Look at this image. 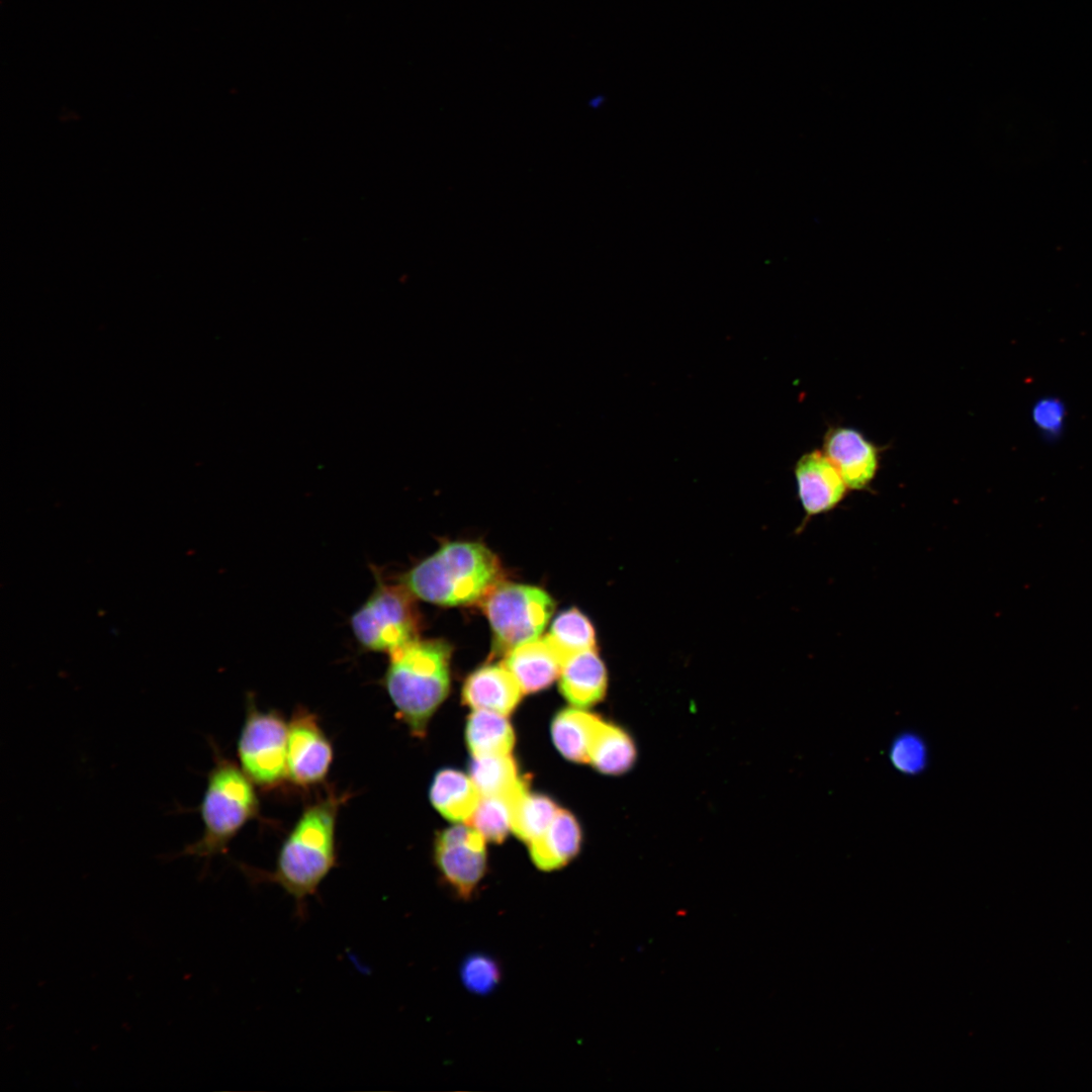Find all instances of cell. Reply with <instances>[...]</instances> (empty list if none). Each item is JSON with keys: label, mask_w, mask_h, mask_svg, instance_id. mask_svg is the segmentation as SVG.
<instances>
[{"label": "cell", "mask_w": 1092, "mask_h": 1092, "mask_svg": "<svg viewBox=\"0 0 1092 1092\" xmlns=\"http://www.w3.org/2000/svg\"><path fill=\"white\" fill-rule=\"evenodd\" d=\"M350 798V792L328 787L324 795L305 806L285 836L274 870L244 866L246 876L253 882L280 886L293 898L297 915L304 917L308 899L337 866V819L341 807Z\"/></svg>", "instance_id": "6da1fadb"}, {"label": "cell", "mask_w": 1092, "mask_h": 1092, "mask_svg": "<svg viewBox=\"0 0 1092 1092\" xmlns=\"http://www.w3.org/2000/svg\"><path fill=\"white\" fill-rule=\"evenodd\" d=\"M452 647L441 639L417 638L391 651L382 677L396 717L413 736L423 737L450 688Z\"/></svg>", "instance_id": "7a4b0ae2"}, {"label": "cell", "mask_w": 1092, "mask_h": 1092, "mask_svg": "<svg viewBox=\"0 0 1092 1092\" xmlns=\"http://www.w3.org/2000/svg\"><path fill=\"white\" fill-rule=\"evenodd\" d=\"M496 555L479 542H449L401 576L411 593L440 606L481 601L500 581Z\"/></svg>", "instance_id": "3957f363"}, {"label": "cell", "mask_w": 1092, "mask_h": 1092, "mask_svg": "<svg viewBox=\"0 0 1092 1092\" xmlns=\"http://www.w3.org/2000/svg\"><path fill=\"white\" fill-rule=\"evenodd\" d=\"M210 746L213 764L206 776L202 800L196 808L203 824L202 834L179 855L208 859L224 854L243 827L260 816L255 784L216 743L210 741Z\"/></svg>", "instance_id": "277c9868"}, {"label": "cell", "mask_w": 1092, "mask_h": 1092, "mask_svg": "<svg viewBox=\"0 0 1092 1092\" xmlns=\"http://www.w3.org/2000/svg\"><path fill=\"white\" fill-rule=\"evenodd\" d=\"M376 585L351 617L358 643L368 651H391L419 638L421 615L416 597L402 583H386L375 573Z\"/></svg>", "instance_id": "5b68a950"}, {"label": "cell", "mask_w": 1092, "mask_h": 1092, "mask_svg": "<svg viewBox=\"0 0 1092 1092\" xmlns=\"http://www.w3.org/2000/svg\"><path fill=\"white\" fill-rule=\"evenodd\" d=\"M480 602L492 630L495 655L539 638L555 609L544 589L514 582L499 581Z\"/></svg>", "instance_id": "8992f818"}, {"label": "cell", "mask_w": 1092, "mask_h": 1092, "mask_svg": "<svg viewBox=\"0 0 1092 1092\" xmlns=\"http://www.w3.org/2000/svg\"><path fill=\"white\" fill-rule=\"evenodd\" d=\"M288 722L276 710H261L247 698L246 715L237 742L241 768L264 792H274L287 780Z\"/></svg>", "instance_id": "52a82bcc"}, {"label": "cell", "mask_w": 1092, "mask_h": 1092, "mask_svg": "<svg viewBox=\"0 0 1092 1092\" xmlns=\"http://www.w3.org/2000/svg\"><path fill=\"white\" fill-rule=\"evenodd\" d=\"M433 857L446 885L469 900L486 873L485 839L471 826L456 825L437 833Z\"/></svg>", "instance_id": "ba28073f"}, {"label": "cell", "mask_w": 1092, "mask_h": 1092, "mask_svg": "<svg viewBox=\"0 0 1092 1092\" xmlns=\"http://www.w3.org/2000/svg\"><path fill=\"white\" fill-rule=\"evenodd\" d=\"M333 760V744L316 714L297 706L288 722V784L302 791L323 785Z\"/></svg>", "instance_id": "9c48e42d"}, {"label": "cell", "mask_w": 1092, "mask_h": 1092, "mask_svg": "<svg viewBox=\"0 0 1092 1092\" xmlns=\"http://www.w3.org/2000/svg\"><path fill=\"white\" fill-rule=\"evenodd\" d=\"M823 453L837 469L848 488H866L879 468V450L859 431L835 427L824 436Z\"/></svg>", "instance_id": "30bf717a"}, {"label": "cell", "mask_w": 1092, "mask_h": 1092, "mask_svg": "<svg viewBox=\"0 0 1092 1092\" xmlns=\"http://www.w3.org/2000/svg\"><path fill=\"white\" fill-rule=\"evenodd\" d=\"M798 494L808 516L834 509L848 488L823 451H810L795 466Z\"/></svg>", "instance_id": "8fae6325"}, {"label": "cell", "mask_w": 1092, "mask_h": 1092, "mask_svg": "<svg viewBox=\"0 0 1092 1092\" xmlns=\"http://www.w3.org/2000/svg\"><path fill=\"white\" fill-rule=\"evenodd\" d=\"M504 656L503 664L524 694L549 687L559 677L564 664L563 658L546 636L518 645Z\"/></svg>", "instance_id": "7c38bea8"}, {"label": "cell", "mask_w": 1092, "mask_h": 1092, "mask_svg": "<svg viewBox=\"0 0 1092 1092\" xmlns=\"http://www.w3.org/2000/svg\"><path fill=\"white\" fill-rule=\"evenodd\" d=\"M524 695L513 674L500 664H485L465 679L462 701L474 710L510 715Z\"/></svg>", "instance_id": "4fadbf2b"}, {"label": "cell", "mask_w": 1092, "mask_h": 1092, "mask_svg": "<svg viewBox=\"0 0 1092 1092\" xmlns=\"http://www.w3.org/2000/svg\"><path fill=\"white\" fill-rule=\"evenodd\" d=\"M608 674L597 648L569 657L559 674V691L576 708L601 702L607 691Z\"/></svg>", "instance_id": "5bb4252c"}, {"label": "cell", "mask_w": 1092, "mask_h": 1092, "mask_svg": "<svg viewBox=\"0 0 1092 1092\" xmlns=\"http://www.w3.org/2000/svg\"><path fill=\"white\" fill-rule=\"evenodd\" d=\"M580 845L579 823L564 809H559L546 831L528 844L534 864L544 872L566 866L579 852Z\"/></svg>", "instance_id": "9a60e30c"}, {"label": "cell", "mask_w": 1092, "mask_h": 1092, "mask_svg": "<svg viewBox=\"0 0 1092 1092\" xmlns=\"http://www.w3.org/2000/svg\"><path fill=\"white\" fill-rule=\"evenodd\" d=\"M429 797L443 817L455 822H467L481 799L470 777L456 769L437 772Z\"/></svg>", "instance_id": "2e32d148"}, {"label": "cell", "mask_w": 1092, "mask_h": 1092, "mask_svg": "<svg viewBox=\"0 0 1092 1092\" xmlns=\"http://www.w3.org/2000/svg\"><path fill=\"white\" fill-rule=\"evenodd\" d=\"M601 719L598 715L567 708L559 711L551 723V735L559 752L574 762H589V750Z\"/></svg>", "instance_id": "e0dca14e"}, {"label": "cell", "mask_w": 1092, "mask_h": 1092, "mask_svg": "<svg viewBox=\"0 0 1092 1092\" xmlns=\"http://www.w3.org/2000/svg\"><path fill=\"white\" fill-rule=\"evenodd\" d=\"M636 755L630 735L619 726L602 720L592 741L589 763L605 775L618 776L632 767Z\"/></svg>", "instance_id": "ac0fdd59"}, {"label": "cell", "mask_w": 1092, "mask_h": 1092, "mask_svg": "<svg viewBox=\"0 0 1092 1092\" xmlns=\"http://www.w3.org/2000/svg\"><path fill=\"white\" fill-rule=\"evenodd\" d=\"M465 737L473 757L510 754L515 733L505 715L474 710L468 717Z\"/></svg>", "instance_id": "d6986e66"}, {"label": "cell", "mask_w": 1092, "mask_h": 1092, "mask_svg": "<svg viewBox=\"0 0 1092 1092\" xmlns=\"http://www.w3.org/2000/svg\"><path fill=\"white\" fill-rule=\"evenodd\" d=\"M469 775L481 797L510 795L527 783L510 754L473 757Z\"/></svg>", "instance_id": "ffe728a7"}, {"label": "cell", "mask_w": 1092, "mask_h": 1092, "mask_svg": "<svg viewBox=\"0 0 1092 1092\" xmlns=\"http://www.w3.org/2000/svg\"><path fill=\"white\" fill-rule=\"evenodd\" d=\"M559 808L549 797L532 794L526 789L513 806L512 830L527 844L541 836L553 821Z\"/></svg>", "instance_id": "44dd1931"}, {"label": "cell", "mask_w": 1092, "mask_h": 1092, "mask_svg": "<svg viewBox=\"0 0 1092 1092\" xmlns=\"http://www.w3.org/2000/svg\"><path fill=\"white\" fill-rule=\"evenodd\" d=\"M526 789L528 783L510 795L481 797L466 823L477 830L485 840L500 843L512 829L514 803Z\"/></svg>", "instance_id": "7402d4cb"}, {"label": "cell", "mask_w": 1092, "mask_h": 1092, "mask_svg": "<svg viewBox=\"0 0 1092 1092\" xmlns=\"http://www.w3.org/2000/svg\"><path fill=\"white\" fill-rule=\"evenodd\" d=\"M546 637L564 662L576 653L597 648L593 624L575 608L561 612L552 622Z\"/></svg>", "instance_id": "603a6c76"}, {"label": "cell", "mask_w": 1092, "mask_h": 1092, "mask_svg": "<svg viewBox=\"0 0 1092 1092\" xmlns=\"http://www.w3.org/2000/svg\"><path fill=\"white\" fill-rule=\"evenodd\" d=\"M889 759L898 772L914 777L922 774L929 761L925 740L913 731L898 734L891 742Z\"/></svg>", "instance_id": "cb8c5ba5"}, {"label": "cell", "mask_w": 1092, "mask_h": 1092, "mask_svg": "<svg viewBox=\"0 0 1092 1092\" xmlns=\"http://www.w3.org/2000/svg\"><path fill=\"white\" fill-rule=\"evenodd\" d=\"M463 986L472 994H490L500 983V964L490 954L475 952L467 956L460 968Z\"/></svg>", "instance_id": "d4e9b609"}, {"label": "cell", "mask_w": 1092, "mask_h": 1092, "mask_svg": "<svg viewBox=\"0 0 1092 1092\" xmlns=\"http://www.w3.org/2000/svg\"><path fill=\"white\" fill-rule=\"evenodd\" d=\"M1031 418L1037 430L1043 437L1058 438L1065 425L1066 407L1059 397L1043 396L1035 401L1031 410Z\"/></svg>", "instance_id": "484cf974"}]
</instances>
